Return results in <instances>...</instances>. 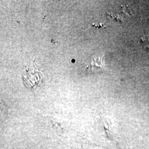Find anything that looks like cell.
Returning <instances> with one entry per match:
<instances>
[{"label": "cell", "instance_id": "7a4b0ae2", "mask_svg": "<svg viewBox=\"0 0 149 149\" xmlns=\"http://www.w3.org/2000/svg\"><path fill=\"white\" fill-rule=\"evenodd\" d=\"M99 146H101V145H99ZM101 147H102V148H106V149H111V148H107V147H105V146H101ZM118 149H120V148H118Z\"/></svg>", "mask_w": 149, "mask_h": 149}, {"label": "cell", "instance_id": "6da1fadb", "mask_svg": "<svg viewBox=\"0 0 149 149\" xmlns=\"http://www.w3.org/2000/svg\"><path fill=\"white\" fill-rule=\"evenodd\" d=\"M43 77V72L38 69L34 64L32 67L26 69L25 73L22 75L24 84L28 88L32 89L37 87L40 85Z\"/></svg>", "mask_w": 149, "mask_h": 149}]
</instances>
